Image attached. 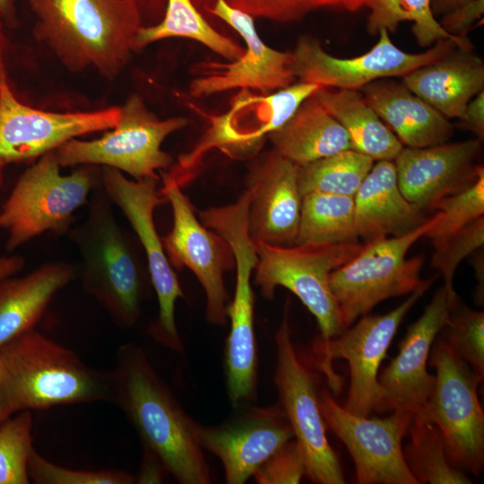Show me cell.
<instances>
[{"label":"cell","instance_id":"7dc6e473","mask_svg":"<svg viewBox=\"0 0 484 484\" xmlns=\"http://www.w3.org/2000/svg\"><path fill=\"white\" fill-rule=\"evenodd\" d=\"M367 0H341V7L349 11L356 12L365 6Z\"/></svg>","mask_w":484,"mask_h":484},{"label":"cell","instance_id":"cb8c5ba5","mask_svg":"<svg viewBox=\"0 0 484 484\" xmlns=\"http://www.w3.org/2000/svg\"><path fill=\"white\" fill-rule=\"evenodd\" d=\"M369 106L402 144L424 148L447 143L454 135L448 118L411 91L402 82L388 78L359 89Z\"/></svg>","mask_w":484,"mask_h":484},{"label":"cell","instance_id":"ac0fdd59","mask_svg":"<svg viewBox=\"0 0 484 484\" xmlns=\"http://www.w3.org/2000/svg\"><path fill=\"white\" fill-rule=\"evenodd\" d=\"M292 438V428L279 403L249 407L228 422L198 428L201 447L220 460L228 484L245 483Z\"/></svg>","mask_w":484,"mask_h":484},{"label":"cell","instance_id":"c3c4849f","mask_svg":"<svg viewBox=\"0 0 484 484\" xmlns=\"http://www.w3.org/2000/svg\"><path fill=\"white\" fill-rule=\"evenodd\" d=\"M0 376H1V362H0Z\"/></svg>","mask_w":484,"mask_h":484},{"label":"cell","instance_id":"8992f818","mask_svg":"<svg viewBox=\"0 0 484 484\" xmlns=\"http://www.w3.org/2000/svg\"><path fill=\"white\" fill-rule=\"evenodd\" d=\"M55 150L20 177L2 207L0 227L8 233L9 251L46 232H65L100 180L90 167L61 175Z\"/></svg>","mask_w":484,"mask_h":484},{"label":"cell","instance_id":"7402d4cb","mask_svg":"<svg viewBox=\"0 0 484 484\" xmlns=\"http://www.w3.org/2000/svg\"><path fill=\"white\" fill-rule=\"evenodd\" d=\"M402 194L393 160H377L354 195V222L364 244L402 236L428 219Z\"/></svg>","mask_w":484,"mask_h":484},{"label":"cell","instance_id":"5b68a950","mask_svg":"<svg viewBox=\"0 0 484 484\" xmlns=\"http://www.w3.org/2000/svg\"><path fill=\"white\" fill-rule=\"evenodd\" d=\"M436 212L417 229L399 237L364 244L350 260L330 275V287L345 328L377 304L411 294L424 281L419 273L424 256L407 259L411 246L439 220Z\"/></svg>","mask_w":484,"mask_h":484},{"label":"cell","instance_id":"52a82bcc","mask_svg":"<svg viewBox=\"0 0 484 484\" xmlns=\"http://www.w3.org/2000/svg\"><path fill=\"white\" fill-rule=\"evenodd\" d=\"M255 245V282L263 297L272 299L279 286L290 290L315 317L321 341L334 338L346 329L330 287V275L354 257L364 243Z\"/></svg>","mask_w":484,"mask_h":484},{"label":"cell","instance_id":"8d00e7d4","mask_svg":"<svg viewBox=\"0 0 484 484\" xmlns=\"http://www.w3.org/2000/svg\"><path fill=\"white\" fill-rule=\"evenodd\" d=\"M30 480L37 484H133L137 478L115 470H73L49 462L35 449L28 464Z\"/></svg>","mask_w":484,"mask_h":484},{"label":"cell","instance_id":"7bdbcfd3","mask_svg":"<svg viewBox=\"0 0 484 484\" xmlns=\"http://www.w3.org/2000/svg\"><path fill=\"white\" fill-rule=\"evenodd\" d=\"M472 256H474L473 269L475 272V277L477 280V287L474 290L473 297L475 303L478 306H483L484 302V263H483V247L473 252Z\"/></svg>","mask_w":484,"mask_h":484},{"label":"cell","instance_id":"d590c367","mask_svg":"<svg viewBox=\"0 0 484 484\" xmlns=\"http://www.w3.org/2000/svg\"><path fill=\"white\" fill-rule=\"evenodd\" d=\"M484 245V216L468 224L434 246L430 264L444 279L450 311L460 303L454 289V272L461 262Z\"/></svg>","mask_w":484,"mask_h":484},{"label":"cell","instance_id":"484cf974","mask_svg":"<svg viewBox=\"0 0 484 484\" xmlns=\"http://www.w3.org/2000/svg\"><path fill=\"white\" fill-rule=\"evenodd\" d=\"M268 139L272 150L298 166L350 149L342 125L314 94L300 104L286 123L272 132Z\"/></svg>","mask_w":484,"mask_h":484},{"label":"cell","instance_id":"3957f363","mask_svg":"<svg viewBox=\"0 0 484 484\" xmlns=\"http://www.w3.org/2000/svg\"><path fill=\"white\" fill-rule=\"evenodd\" d=\"M35 35L68 69L117 76L138 49L136 0H30Z\"/></svg>","mask_w":484,"mask_h":484},{"label":"cell","instance_id":"d6986e66","mask_svg":"<svg viewBox=\"0 0 484 484\" xmlns=\"http://www.w3.org/2000/svg\"><path fill=\"white\" fill-rule=\"evenodd\" d=\"M445 289H438L420 317L410 324L399 352L378 376L384 392L383 411L419 414L429 400L435 376L427 370L430 350L442 328L449 323Z\"/></svg>","mask_w":484,"mask_h":484},{"label":"cell","instance_id":"277c9868","mask_svg":"<svg viewBox=\"0 0 484 484\" xmlns=\"http://www.w3.org/2000/svg\"><path fill=\"white\" fill-rule=\"evenodd\" d=\"M86 219L71 230L82 260V285L122 329L141 316L143 282L138 257L106 193L94 190Z\"/></svg>","mask_w":484,"mask_h":484},{"label":"cell","instance_id":"5bb4252c","mask_svg":"<svg viewBox=\"0 0 484 484\" xmlns=\"http://www.w3.org/2000/svg\"><path fill=\"white\" fill-rule=\"evenodd\" d=\"M377 34L379 39L369 51L351 58L333 56L316 39L300 37L292 51L291 70L296 80L324 88L359 90L379 79L402 77L439 59L454 47L471 48L443 39L422 53H408L392 42L385 29Z\"/></svg>","mask_w":484,"mask_h":484},{"label":"cell","instance_id":"f546056e","mask_svg":"<svg viewBox=\"0 0 484 484\" xmlns=\"http://www.w3.org/2000/svg\"><path fill=\"white\" fill-rule=\"evenodd\" d=\"M403 455L419 484H471V480L449 462L443 436L431 422L413 415Z\"/></svg>","mask_w":484,"mask_h":484},{"label":"cell","instance_id":"2e32d148","mask_svg":"<svg viewBox=\"0 0 484 484\" xmlns=\"http://www.w3.org/2000/svg\"><path fill=\"white\" fill-rule=\"evenodd\" d=\"M321 412L351 455L359 484H419L406 464L402 441L412 414L393 411L385 418L356 415L341 406L331 393H319Z\"/></svg>","mask_w":484,"mask_h":484},{"label":"cell","instance_id":"9a60e30c","mask_svg":"<svg viewBox=\"0 0 484 484\" xmlns=\"http://www.w3.org/2000/svg\"><path fill=\"white\" fill-rule=\"evenodd\" d=\"M163 186L160 194L173 212V227L161 238L169 264L188 268L197 278L206 296V319L213 325H224L228 319L229 297L223 274L234 265L232 251L217 232L200 222L193 205L177 180L160 172Z\"/></svg>","mask_w":484,"mask_h":484},{"label":"cell","instance_id":"ba28073f","mask_svg":"<svg viewBox=\"0 0 484 484\" xmlns=\"http://www.w3.org/2000/svg\"><path fill=\"white\" fill-rule=\"evenodd\" d=\"M428 363L436 369L432 394L418 416L439 429L449 462L478 476L484 465V413L478 397L483 381L438 336Z\"/></svg>","mask_w":484,"mask_h":484},{"label":"cell","instance_id":"ee69618b","mask_svg":"<svg viewBox=\"0 0 484 484\" xmlns=\"http://www.w3.org/2000/svg\"><path fill=\"white\" fill-rule=\"evenodd\" d=\"M23 265L24 260L21 256L0 257V282L13 277L23 267Z\"/></svg>","mask_w":484,"mask_h":484},{"label":"cell","instance_id":"b9f144b4","mask_svg":"<svg viewBox=\"0 0 484 484\" xmlns=\"http://www.w3.org/2000/svg\"><path fill=\"white\" fill-rule=\"evenodd\" d=\"M165 471L159 459L151 453L144 450L143 461L140 476L137 478L139 483H159L162 480V471Z\"/></svg>","mask_w":484,"mask_h":484},{"label":"cell","instance_id":"4316f807","mask_svg":"<svg viewBox=\"0 0 484 484\" xmlns=\"http://www.w3.org/2000/svg\"><path fill=\"white\" fill-rule=\"evenodd\" d=\"M315 97L346 131L350 149L374 161L394 160L403 144L359 90L321 87Z\"/></svg>","mask_w":484,"mask_h":484},{"label":"cell","instance_id":"1f68e13d","mask_svg":"<svg viewBox=\"0 0 484 484\" xmlns=\"http://www.w3.org/2000/svg\"><path fill=\"white\" fill-rule=\"evenodd\" d=\"M365 6L369 9L367 30L371 35L381 29L395 32L401 22H412V32L422 47L443 39L473 47L467 38L453 36L442 28L431 10L430 0H367Z\"/></svg>","mask_w":484,"mask_h":484},{"label":"cell","instance_id":"836d02e7","mask_svg":"<svg viewBox=\"0 0 484 484\" xmlns=\"http://www.w3.org/2000/svg\"><path fill=\"white\" fill-rule=\"evenodd\" d=\"M440 213L438 221L424 237L434 246L484 216V169L468 187L441 199L434 207Z\"/></svg>","mask_w":484,"mask_h":484},{"label":"cell","instance_id":"d6a6232c","mask_svg":"<svg viewBox=\"0 0 484 484\" xmlns=\"http://www.w3.org/2000/svg\"><path fill=\"white\" fill-rule=\"evenodd\" d=\"M30 411H23L0 424V484H28V464L34 449Z\"/></svg>","mask_w":484,"mask_h":484},{"label":"cell","instance_id":"30bf717a","mask_svg":"<svg viewBox=\"0 0 484 484\" xmlns=\"http://www.w3.org/2000/svg\"><path fill=\"white\" fill-rule=\"evenodd\" d=\"M186 125L182 117L160 119L134 94L120 107L118 123L110 132L91 141L71 139L55 150L56 155L61 167L103 165L125 172L134 180H159L157 171L173 163L161 144Z\"/></svg>","mask_w":484,"mask_h":484},{"label":"cell","instance_id":"9c48e42d","mask_svg":"<svg viewBox=\"0 0 484 484\" xmlns=\"http://www.w3.org/2000/svg\"><path fill=\"white\" fill-rule=\"evenodd\" d=\"M436 276L423 283L397 307L383 315H364L360 320L328 341L317 340L314 345L320 370L327 377L331 389H341V377L333 368V360L346 359L350 385L343 406L350 412L369 417L382 411L384 392L378 381V370L400 324L415 303L425 294Z\"/></svg>","mask_w":484,"mask_h":484},{"label":"cell","instance_id":"60d3db41","mask_svg":"<svg viewBox=\"0 0 484 484\" xmlns=\"http://www.w3.org/2000/svg\"><path fill=\"white\" fill-rule=\"evenodd\" d=\"M466 129L471 131L477 138H484V91L477 94L466 106L459 119Z\"/></svg>","mask_w":484,"mask_h":484},{"label":"cell","instance_id":"e0dca14e","mask_svg":"<svg viewBox=\"0 0 484 484\" xmlns=\"http://www.w3.org/2000/svg\"><path fill=\"white\" fill-rule=\"evenodd\" d=\"M206 10L234 29L244 39L246 49L240 57L228 64L204 63V75L189 85L193 97H209L237 88L268 94L297 82L291 70L292 52L276 50L263 42L253 16L225 0H215Z\"/></svg>","mask_w":484,"mask_h":484},{"label":"cell","instance_id":"7c38bea8","mask_svg":"<svg viewBox=\"0 0 484 484\" xmlns=\"http://www.w3.org/2000/svg\"><path fill=\"white\" fill-rule=\"evenodd\" d=\"M100 181L109 200L127 218L146 255L160 308L158 321L150 329V333L159 344L181 353L184 346L176 324L175 305L179 298H184V293L153 220L156 207L167 202L157 189L158 180H132L118 169L104 167Z\"/></svg>","mask_w":484,"mask_h":484},{"label":"cell","instance_id":"44dd1931","mask_svg":"<svg viewBox=\"0 0 484 484\" xmlns=\"http://www.w3.org/2000/svg\"><path fill=\"white\" fill-rule=\"evenodd\" d=\"M246 187L252 192L248 231L254 242L294 246L302 202L298 165L274 150L264 152L250 164Z\"/></svg>","mask_w":484,"mask_h":484},{"label":"cell","instance_id":"f35d334b","mask_svg":"<svg viewBox=\"0 0 484 484\" xmlns=\"http://www.w3.org/2000/svg\"><path fill=\"white\" fill-rule=\"evenodd\" d=\"M306 475L305 456L295 438L284 444L255 471L258 484H297Z\"/></svg>","mask_w":484,"mask_h":484},{"label":"cell","instance_id":"6da1fadb","mask_svg":"<svg viewBox=\"0 0 484 484\" xmlns=\"http://www.w3.org/2000/svg\"><path fill=\"white\" fill-rule=\"evenodd\" d=\"M111 373L112 402L136 429L143 449L179 483H211L198 440L200 424L180 406L144 350L133 342L122 344Z\"/></svg>","mask_w":484,"mask_h":484},{"label":"cell","instance_id":"f6af8a7d","mask_svg":"<svg viewBox=\"0 0 484 484\" xmlns=\"http://www.w3.org/2000/svg\"><path fill=\"white\" fill-rule=\"evenodd\" d=\"M471 0H430L434 15H444Z\"/></svg>","mask_w":484,"mask_h":484},{"label":"cell","instance_id":"74e56055","mask_svg":"<svg viewBox=\"0 0 484 484\" xmlns=\"http://www.w3.org/2000/svg\"><path fill=\"white\" fill-rule=\"evenodd\" d=\"M229 5L253 17L276 22L302 19L321 8L341 7V0H225Z\"/></svg>","mask_w":484,"mask_h":484},{"label":"cell","instance_id":"ffe728a7","mask_svg":"<svg viewBox=\"0 0 484 484\" xmlns=\"http://www.w3.org/2000/svg\"><path fill=\"white\" fill-rule=\"evenodd\" d=\"M479 138L424 148H402L393 163L402 195L423 211L434 210L443 198L462 191L484 169L477 163Z\"/></svg>","mask_w":484,"mask_h":484},{"label":"cell","instance_id":"4dcf8cb0","mask_svg":"<svg viewBox=\"0 0 484 484\" xmlns=\"http://www.w3.org/2000/svg\"><path fill=\"white\" fill-rule=\"evenodd\" d=\"M374 160L351 149L298 166L301 195L324 193L354 196Z\"/></svg>","mask_w":484,"mask_h":484},{"label":"cell","instance_id":"d4e9b609","mask_svg":"<svg viewBox=\"0 0 484 484\" xmlns=\"http://www.w3.org/2000/svg\"><path fill=\"white\" fill-rule=\"evenodd\" d=\"M75 277L65 262L47 263L20 278L0 282V347L34 328L55 295Z\"/></svg>","mask_w":484,"mask_h":484},{"label":"cell","instance_id":"8fae6325","mask_svg":"<svg viewBox=\"0 0 484 484\" xmlns=\"http://www.w3.org/2000/svg\"><path fill=\"white\" fill-rule=\"evenodd\" d=\"M275 344L274 384L279 404L302 448L306 476L315 483L343 484L341 464L325 434L316 376L299 358L292 341L288 304L275 334Z\"/></svg>","mask_w":484,"mask_h":484},{"label":"cell","instance_id":"bcb514c9","mask_svg":"<svg viewBox=\"0 0 484 484\" xmlns=\"http://www.w3.org/2000/svg\"><path fill=\"white\" fill-rule=\"evenodd\" d=\"M0 18L9 26L16 23L14 0H0Z\"/></svg>","mask_w":484,"mask_h":484},{"label":"cell","instance_id":"e575fe53","mask_svg":"<svg viewBox=\"0 0 484 484\" xmlns=\"http://www.w3.org/2000/svg\"><path fill=\"white\" fill-rule=\"evenodd\" d=\"M439 337L481 378L484 377V313L461 303L450 311Z\"/></svg>","mask_w":484,"mask_h":484},{"label":"cell","instance_id":"7a4b0ae2","mask_svg":"<svg viewBox=\"0 0 484 484\" xmlns=\"http://www.w3.org/2000/svg\"><path fill=\"white\" fill-rule=\"evenodd\" d=\"M0 424L23 411L112 402L111 371L31 329L0 347Z\"/></svg>","mask_w":484,"mask_h":484},{"label":"cell","instance_id":"4fadbf2b","mask_svg":"<svg viewBox=\"0 0 484 484\" xmlns=\"http://www.w3.org/2000/svg\"><path fill=\"white\" fill-rule=\"evenodd\" d=\"M0 20V184L2 170L34 160L78 136L113 128L120 108L86 112H48L21 102L12 91L3 55Z\"/></svg>","mask_w":484,"mask_h":484},{"label":"cell","instance_id":"ab89813d","mask_svg":"<svg viewBox=\"0 0 484 484\" xmlns=\"http://www.w3.org/2000/svg\"><path fill=\"white\" fill-rule=\"evenodd\" d=\"M483 13L484 0H471L444 14L439 23L449 34L467 38L470 30L482 19Z\"/></svg>","mask_w":484,"mask_h":484},{"label":"cell","instance_id":"f1b7e54d","mask_svg":"<svg viewBox=\"0 0 484 484\" xmlns=\"http://www.w3.org/2000/svg\"><path fill=\"white\" fill-rule=\"evenodd\" d=\"M173 37L198 41L229 61L240 57L245 50L214 30L191 0H167L163 20L155 26L143 27L136 42L140 48L151 42Z\"/></svg>","mask_w":484,"mask_h":484},{"label":"cell","instance_id":"83f0119b","mask_svg":"<svg viewBox=\"0 0 484 484\" xmlns=\"http://www.w3.org/2000/svg\"><path fill=\"white\" fill-rule=\"evenodd\" d=\"M354 196L308 193L302 196L295 245H324L358 241Z\"/></svg>","mask_w":484,"mask_h":484},{"label":"cell","instance_id":"603a6c76","mask_svg":"<svg viewBox=\"0 0 484 484\" xmlns=\"http://www.w3.org/2000/svg\"><path fill=\"white\" fill-rule=\"evenodd\" d=\"M402 82L446 118L460 119L468 103L484 91V63L473 48L454 47Z\"/></svg>","mask_w":484,"mask_h":484}]
</instances>
